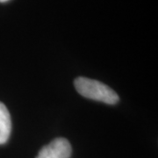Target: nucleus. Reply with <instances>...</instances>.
I'll return each mask as SVG.
<instances>
[{
    "label": "nucleus",
    "mask_w": 158,
    "mask_h": 158,
    "mask_svg": "<svg viewBox=\"0 0 158 158\" xmlns=\"http://www.w3.org/2000/svg\"><path fill=\"white\" fill-rule=\"evenodd\" d=\"M11 131V119L10 113L6 106L0 102V144L8 141Z\"/></svg>",
    "instance_id": "nucleus-3"
},
{
    "label": "nucleus",
    "mask_w": 158,
    "mask_h": 158,
    "mask_svg": "<svg viewBox=\"0 0 158 158\" xmlns=\"http://www.w3.org/2000/svg\"><path fill=\"white\" fill-rule=\"evenodd\" d=\"M8 1H10V0H0V3H6Z\"/></svg>",
    "instance_id": "nucleus-4"
},
{
    "label": "nucleus",
    "mask_w": 158,
    "mask_h": 158,
    "mask_svg": "<svg viewBox=\"0 0 158 158\" xmlns=\"http://www.w3.org/2000/svg\"><path fill=\"white\" fill-rule=\"evenodd\" d=\"M74 85L80 95L89 99L103 102L108 105H115L119 99L117 93L113 89L94 79L80 77L75 79Z\"/></svg>",
    "instance_id": "nucleus-1"
},
{
    "label": "nucleus",
    "mask_w": 158,
    "mask_h": 158,
    "mask_svg": "<svg viewBox=\"0 0 158 158\" xmlns=\"http://www.w3.org/2000/svg\"><path fill=\"white\" fill-rule=\"evenodd\" d=\"M71 145L65 138H56L40 148L36 158H69Z\"/></svg>",
    "instance_id": "nucleus-2"
}]
</instances>
